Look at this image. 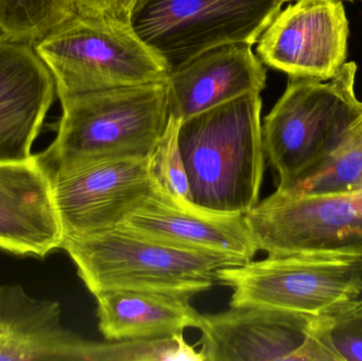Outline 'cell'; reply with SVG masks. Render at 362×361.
Wrapping results in <instances>:
<instances>
[{
  "label": "cell",
  "mask_w": 362,
  "mask_h": 361,
  "mask_svg": "<svg viewBox=\"0 0 362 361\" xmlns=\"http://www.w3.org/2000/svg\"><path fill=\"white\" fill-rule=\"evenodd\" d=\"M262 105L261 93H247L181 121L178 143L194 205L246 214L259 203L266 160Z\"/></svg>",
  "instance_id": "6da1fadb"
},
{
  "label": "cell",
  "mask_w": 362,
  "mask_h": 361,
  "mask_svg": "<svg viewBox=\"0 0 362 361\" xmlns=\"http://www.w3.org/2000/svg\"><path fill=\"white\" fill-rule=\"evenodd\" d=\"M54 141L36 154L47 173L74 163L150 157L170 119L167 83L123 87L61 101Z\"/></svg>",
  "instance_id": "7a4b0ae2"
},
{
  "label": "cell",
  "mask_w": 362,
  "mask_h": 361,
  "mask_svg": "<svg viewBox=\"0 0 362 361\" xmlns=\"http://www.w3.org/2000/svg\"><path fill=\"white\" fill-rule=\"evenodd\" d=\"M62 248L95 296L108 290H144L191 299L210 290L216 271L243 263L142 237L124 226L65 237Z\"/></svg>",
  "instance_id": "3957f363"
},
{
  "label": "cell",
  "mask_w": 362,
  "mask_h": 361,
  "mask_svg": "<svg viewBox=\"0 0 362 361\" xmlns=\"http://www.w3.org/2000/svg\"><path fill=\"white\" fill-rule=\"evenodd\" d=\"M59 101L110 89L167 83L169 67L129 23L76 14L33 45Z\"/></svg>",
  "instance_id": "277c9868"
},
{
  "label": "cell",
  "mask_w": 362,
  "mask_h": 361,
  "mask_svg": "<svg viewBox=\"0 0 362 361\" xmlns=\"http://www.w3.org/2000/svg\"><path fill=\"white\" fill-rule=\"evenodd\" d=\"M357 66L346 63L329 81L289 76L286 89L262 123L266 158L288 188L314 170L361 114L355 93Z\"/></svg>",
  "instance_id": "5b68a950"
},
{
  "label": "cell",
  "mask_w": 362,
  "mask_h": 361,
  "mask_svg": "<svg viewBox=\"0 0 362 361\" xmlns=\"http://www.w3.org/2000/svg\"><path fill=\"white\" fill-rule=\"evenodd\" d=\"M231 307H272L336 317L362 292V260L325 254L268 256L216 271Z\"/></svg>",
  "instance_id": "8992f818"
},
{
  "label": "cell",
  "mask_w": 362,
  "mask_h": 361,
  "mask_svg": "<svg viewBox=\"0 0 362 361\" xmlns=\"http://www.w3.org/2000/svg\"><path fill=\"white\" fill-rule=\"evenodd\" d=\"M287 0H136L131 25L170 71L209 49L257 44Z\"/></svg>",
  "instance_id": "52a82bcc"
},
{
  "label": "cell",
  "mask_w": 362,
  "mask_h": 361,
  "mask_svg": "<svg viewBox=\"0 0 362 361\" xmlns=\"http://www.w3.org/2000/svg\"><path fill=\"white\" fill-rule=\"evenodd\" d=\"M268 256L325 254L362 260V188L325 194L278 190L245 214Z\"/></svg>",
  "instance_id": "ba28073f"
},
{
  "label": "cell",
  "mask_w": 362,
  "mask_h": 361,
  "mask_svg": "<svg viewBox=\"0 0 362 361\" xmlns=\"http://www.w3.org/2000/svg\"><path fill=\"white\" fill-rule=\"evenodd\" d=\"M333 317L272 307L202 315L204 361H340L329 341Z\"/></svg>",
  "instance_id": "9c48e42d"
},
{
  "label": "cell",
  "mask_w": 362,
  "mask_h": 361,
  "mask_svg": "<svg viewBox=\"0 0 362 361\" xmlns=\"http://www.w3.org/2000/svg\"><path fill=\"white\" fill-rule=\"evenodd\" d=\"M49 176L64 239L122 226L156 188L150 157L74 163Z\"/></svg>",
  "instance_id": "30bf717a"
},
{
  "label": "cell",
  "mask_w": 362,
  "mask_h": 361,
  "mask_svg": "<svg viewBox=\"0 0 362 361\" xmlns=\"http://www.w3.org/2000/svg\"><path fill=\"white\" fill-rule=\"evenodd\" d=\"M350 29L341 0H297L281 8L257 42L268 67L329 81L346 64Z\"/></svg>",
  "instance_id": "8fae6325"
},
{
  "label": "cell",
  "mask_w": 362,
  "mask_h": 361,
  "mask_svg": "<svg viewBox=\"0 0 362 361\" xmlns=\"http://www.w3.org/2000/svg\"><path fill=\"white\" fill-rule=\"evenodd\" d=\"M122 226L148 239L243 264L259 251L245 214L209 211L157 188Z\"/></svg>",
  "instance_id": "7c38bea8"
},
{
  "label": "cell",
  "mask_w": 362,
  "mask_h": 361,
  "mask_svg": "<svg viewBox=\"0 0 362 361\" xmlns=\"http://www.w3.org/2000/svg\"><path fill=\"white\" fill-rule=\"evenodd\" d=\"M55 83L33 45L0 35V162L27 160L52 105Z\"/></svg>",
  "instance_id": "4fadbf2b"
},
{
  "label": "cell",
  "mask_w": 362,
  "mask_h": 361,
  "mask_svg": "<svg viewBox=\"0 0 362 361\" xmlns=\"http://www.w3.org/2000/svg\"><path fill=\"white\" fill-rule=\"evenodd\" d=\"M63 239L52 182L35 155L0 162V248L44 258Z\"/></svg>",
  "instance_id": "5bb4252c"
},
{
  "label": "cell",
  "mask_w": 362,
  "mask_h": 361,
  "mask_svg": "<svg viewBox=\"0 0 362 361\" xmlns=\"http://www.w3.org/2000/svg\"><path fill=\"white\" fill-rule=\"evenodd\" d=\"M263 61L245 42L221 45L170 74V114L183 121L247 93L265 89Z\"/></svg>",
  "instance_id": "9a60e30c"
},
{
  "label": "cell",
  "mask_w": 362,
  "mask_h": 361,
  "mask_svg": "<svg viewBox=\"0 0 362 361\" xmlns=\"http://www.w3.org/2000/svg\"><path fill=\"white\" fill-rule=\"evenodd\" d=\"M93 343L62 324L59 303L0 286V360L91 361Z\"/></svg>",
  "instance_id": "2e32d148"
},
{
  "label": "cell",
  "mask_w": 362,
  "mask_h": 361,
  "mask_svg": "<svg viewBox=\"0 0 362 361\" xmlns=\"http://www.w3.org/2000/svg\"><path fill=\"white\" fill-rule=\"evenodd\" d=\"M95 297L100 332L107 341L163 338L202 326V314L185 297L123 290Z\"/></svg>",
  "instance_id": "e0dca14e"
},
{
  "label": "cell",
  "mask_w": 362,
  "mask_h": 361,
  "mask_svg": "<svg viewBox=\"0 0 362 361\" xmlns=\"http://www.w3.org/2000/svg\"><path fill=\"white\" fill-rule=\"evenodd\" d=\"M362 188V124L353 121L331 153L288 188L295 194H325Z\"/></svg>",
  "instance_id": "ac0fdd59"
},
{
  "label": "cell",
  "mask_w": 362,
  "mask_h": 361,
  "mask_svg": "<svg viewBox=\"0 0 362 361\" xmlns=\"http://www.w3.org/2000/svg\"><path fill=\"white\" fill-rule=\"evenodd\" d=\"M76 15V0H0V32L34 45Z\"/></svg>",
  "instance_id": "d6986e66"
},
{
  "label": "cell",
  "mask_w": 362,
  "mask_h": 361,
  "mask_svg": "<svg viewBox=\"0 0 362 361\" xmlns=\"http://www.w3.org/2000/svg\"><path fill=\"white\" fill-rule=\"evenodd\" d=\"M204 361L183 334L163 338L93 343L91 361Z\"/></svg>",
  "instance_id": "ffe728a7"
},
{
  "label": "cell",
  "mask_w": 362,
  "mask_h": 361,
  "mask_svg": "<svg viewBox=\"0 0 362 361\" xmlns=\"http://www.w3.org/2000/svg\"><path fill=\"white\" fill-rule=\"evenodd\" d=\"M180 123L170 114L167 129L150 156L151 174L157 189L174 199L189 201V182L178 143Z\"/></svg>",
  "instance_id": "44dd1931"
},
{
  "label": "cell",
  "mask_w": 362,
  "mask_h": 361,
  "mask_svg": "<svg viewBox=\"0 0 362 361\" xmlns=\"http://www.w3.org/2000/svg\"><path fill=\"white\" fill-rule=\"evenodd\" d=\"M329 341L340 361H362V317H333Z\"/></svg>",
  "instance_id": "7402d4cb"
},
{
  "label": "cell",
  "mask_w": 362,
  "mask_h": 361,
  "mask_svg": "<svg viewBox=\"0 0 362 361\" xmlns=\"http://www.w3.org/2000/svg\"><path fill=\"white\" fill-rule=\"evenodd\" d=\"M136 0H76V14L85 18L131 25Z\"/></svg>",
  "instance_id": "603a6c76"
},
{
  "label": "cell",
  "mask_w": 362,
  "mask_h": 361,
  "mask_svg": "<svg viewBox=\"0 0 362 361\" xmlns=\"http://www.w3.org/2000/svg\"><path fill=\"white\" fill-rule=\"evenodd\" d=\"M339 316H352V317H362V292L358 298L353 302V304L346 312Z\"/></svg>",
  "instance_id": "cb8c5ba5"
},
{
  "label": "cell",
  "mask_w": 362,
  "mask_h": 361,
  "mask_svg": "<svg viewBox=\"0 0 362 361\" xmlns=\"http://www.w3.org/2000/svg\"><path fill=\"white\" fill-rule=\"evenodd\" d=\"M357 120H358V121H359V122H361V124H362V112H361V114H359V116H358V117H357Z\"/></svg>",
  "instance_id": "d4e9b609"
},
{
  "label": "cell",
  "mask_w": 362,
  "mask_h": 361,
  "mask_svg": "<svg viewBox=\"0 0 362 361\" xmlns=\"http://www.w3.org/2000/svg\"><path fill=\"white\" fill-rule=\"evenodd\" d=\"M289 1H297V0H287V2ZM341 1H346V0H341ZM348 1H352V0H348Z\"/></svg>",
  "instance_id": "484cf974"
},
{
  "label": "cell",
  "mask_w": 362,
  "mask_h": 361,
  "mask_svg": "<svg viewBox=\"0 0 362 361\" xmlns=\"http://www.w3.org/2000/svg\"><path fill=\"white\" fill-rule=\"evenodd\" d=\"M361 1H362V0H361Z\"/></svg>",
  "instance_id": "4316f807"
}]
</instances>
